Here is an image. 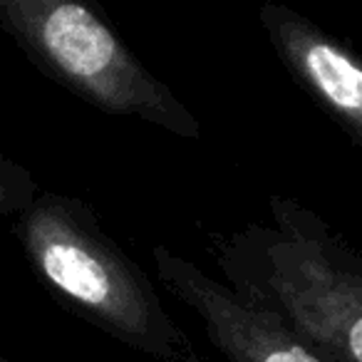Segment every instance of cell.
Returning <instances> with one entry per match:
<instances>
[{
    "mask_svg": "<svg viewBox=\"0 0 362 362\" xmlns=\"http://www.w3.org/2000/svg\"><path fill=\"white\" fill-rule=\"evenodd\" d=\"M268 256V281L293 330L327 362H362L360 278L303 243H278Z\"/></svg>",
    "mask_w": 362,
    "mask_h": 362,
    "instance_id": "obj_3",
    "label": "cell"
},
{
    "mask_svg": "<svg viewBox=\"0 0 362 362\" xmlns=\"http://www.w3.org/2000/svg\"><path fill=\"white\" fill-rule=\"evenodd\" d=\"M0 362H8V360H3V357H0Z\"/></svg>",
    "mask_w": 362,
    "mask_h": 362,
    "instance_id": "obj_7",
    "label": "cell"
},
{
    "mask_svg": "<svg viewBox=\"0 0 362 362\" xmlns=\"http://www.w3.org/2000/svg\"><path fill=\"white\" fill-rule=\"evenodd\" d=\"M0 28L42 72L90 105L199 136V122L85 3L0 0Z\"/></svg>",
    "mask_w": 362,
    "mask_h": 362,
    "instance_id": "obj_2",
    "label": "cell"
},
{
    "mask_svg": "<svg viewBox=\"0 0 362 362\" xmlns=\"http://www.w3.org/2000/svg\"><path fill=\"white\" fill-rule=\"evenodd\" d=\"M18 236L42 283L87 320L159 360L199 362L144 273L97 228L80 202L45 194L25 206Z\"/></svg>",
    "mask_w": 362,
    "mask_h": 362,
    "instance_id": "obj_1",
    "label": "cell"
},
{
    "mask_svg": "<svg viewBox=\"0 0 362 362\" xmlns=\"http://www.w3.org/2000/svg\"><path fill=\"white\" fill-rule=\"evenodd\" d=\"M156 268L169 291L202 315L209 340L231 362H327L283 317L241 303L192 263L156 248Z\"/></svg>",
    "mask_w": 362,
    "mask_h": 362,
    "instance_id": "obj_4",
    "label": "cell"
},
{
    "mask_svg": "<svg viewBox=\"0 0 362 362\" xmlns=\"http://www.w3.org/2000/svg\"><path fill=\"white\" fill-rule=\"evenodd\" d=\"M261 18L288 70L357 144L362 139V70L355 55L286 8L266 6Z\"/></svg>",
    "mask_w": 362,
    "mask_h": 362,
    "instance_id": "obj_5",
    "label": "cell"
},
{
    "mask_svg": "<svg viewBox=\"0 0 362 362\" xmlns=\"http://www.w3.org/2000/svg\"><path fill=\"white\" fill-rule=\"evenodd\" d=\"M33 181L16 169L13 164L0 159V214H11L30 204Z\"/></svg>",
    "mask_w": 362,
    "mask_h": 362,
    "instance_id": "obj_6",
    "label": "cell"
}]
</instances>
